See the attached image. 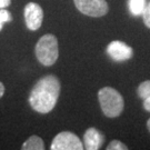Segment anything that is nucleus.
Instances as JSON below:
<instances>
[{
  "instance_id": "obj_1",
  "label": "nucleus",
  "mask_w": 150,
  "mask_h": 150,
  "mask_svg": "<svg viewBox=\"0 0 150 150\" xmlns=\"http://www.w3.org/2000/svg\"><path fill=\"white\" fill-rule=\"evenodd\" d=\"M60 95V82L54 75L42 77L31 89L29 103L31 108L40 113L50 112L57 105Z\"/></svg>"
},
{
  "instance_id": "obj_2",
  "label": "nucleus",
  "mask_w": 150,
  "mask_h": 150,
  "mask_svg": "<svg viewBox=\"0 0 150 150\" xmlns=\"http://www.w3.org/2000/svg\"><path fill=\"white\" fill-rule=\"evenodd\" d=\"M98 99L102 112L109 118H116L121 115L125 107L122 96L111 87H103L98 92Z\"/></svg>"
},
{
  "instance_id": "obj_3",
  "label": "nucleus",
  "mask_w": 150,
  "mask_h": 150,
  "mask_svg": "<svg viewBox=\"0 0 150 150\" xmlns=\"http://www.w3.org/2000/svg\"><path fill=\"white\" fill-rule=\"evenodd\" d=\"M35 50L38 61L43 66H52L59 57L58 40L51 33H47L40 38Z\"/></svg>"
},
{
  "instance_id": "obj_4",
  "label": "nucleus",
  "mask_w": 150,
  "mask_h": 150,
  "mask_svg": "<svg viewBox=\"0 0 150 150\" xmlns=\"http://www.w3.org/2000/svg\"><path fill=\"white\" fill-rule=\"evenodd\" d=\"M74 2L81 13L89 17H102L109 10L106 0H74Z\"/></svg>"
},
{
  "instance_id": "obj_5",
  "label": "nucleus",
  "mask_w": 150,
  "mask_h": 150,
  "mask_svg": "<svg viewBox=\"0 0 150 150\" xmlns=\"http://www.w3.org/2000/svg\"><path fill=\"white\" fill-rule=\"evenodd\" d=\"M85 148L78 136L70 131H62L54 138L51 150H82Z\"/></svg>"
},
{
  "instance_id": "obj_6",
  "label": "nucleus",
  "mask_w": 150,
  "mask_h": 150,
  "mask_svg": "<svg viewBox=\"0 0 150 150\" xmlns=\"http://www.w3.org/2000/svg\"><path fill=\"white\" fill-rule=\"evenodd\" d=\"M25 21L29 30L36 31L41 27L43 20L42 8L36 2H29L25 7Z\"/></svg>"
},
{
  "instance_id": "obj_7",
  "label": "nucleus",
  "mask_w": 150,
  "mask_h": 150,
  "mask_svg": "<svg viewBox=\"0 0 150 150\" xmlns=\"http://www.w3.org/2000/svg\"><path fill=\"white\" fill-rule=\"evenodd\" d=\"M107 52L116 61H125L132 57V48L119 40L111 41L108 45Z\"/></svg>"
},
{
  "instance_id": "obj_8",
  "label": "nucleus",
  "mask_w": 150,
  "mask_h": 150,
  "mask_svg": "<svg viewBox=\"0 0 150 150\" xmlns=\"http://www.w3.org/2000/svg\"><path fill=\"white\" fill-rule=\"evenodd\" d=\"M103 140V136L99 130L96 128H88L83 136V147L87 150H97L101 147Z\"/></svg>"
},
{
  "instance_id": "obj_9",
  "label": "nucleus",
  "mask_w": 150,
  "mask_h": 150,
  "mask_svg": "<svg viewBox=\"0 0 150 150\" xmlns=\"http://www.w3.org/2000/svg\"><path fill=\"white\" fill-rule=\"evenodd\" d=\"M21 148L23 150H43L45 149V142L40 137L31 136L22 144Z\"/></svg>"
},
{
  "instance_id": "obj_10",
  "label": "nucleus",
  "mask_w": 150,
  "mask_h": 150,
  "mask_svg": "<svg viewBox=\"0 0 150 150\" xmlns=\"http://www.w3.org/2000/svg\"><path fill=\"white\" fill-rule=\"evenodd\" d=\"M128 4L130 12L134 16H139V15H142V12L145 10L147 0H129Z\"/></svg>"
},
{
  "instance_id": "obj_11",
  "label": "nucleus",
  "mask_w": 150,
  "mask_h": 150,
  "mask_svg": "<svg viewBox=\"0 0 150 150\" xmlns=\"http://www.w3.org/2000/svg\"><path fill=\"white\" fill-rule=\"evenodd\" d=\"M137 92H138V96L144 100L147 98H150V80L141 82L137 89Z\"/></svg>"
},
{
  "instance_id": "obj_12",
  "label": "nucleus",
  "mask_w": 150,
  "mask_h": 150,
  "mask_svg": "<svg viewBox=\"0 0 150 150\" xmlns=\"http://www.w3.org/2000/svg\"><path fill=\"white\" fill-rule=\"evenodd\" d=\"M127 149H128V147L125 145L123 142L119 141V140H112L107 147V150H127Z\"/></svg>"
},
{
  "instance_id": "obj_13",
  "label": "nucleus",
  "mask_w": 150,
  "mask_h": 150,
  "mask_svg": "<svg viewBox=\"0 0 150 150\" xmlns=\"http://www.w3.org/2000/svg\"><path fill=\"white\" fill-rule=\"evenodd\" d=\"M12 17H11L10 12L6 9H0V30L2 29V26L5 22L11 21Z\"/></svg>"
},
{
  "instance_id": "obj_14",
  "label": "nucleus",
  "mask_w": 150,
  "mask_h": 150,
  "mask_svg": "<svg viewBox=\"0 0 150 150\" xmlns=\"http://www.w3.org/2000/svg\"><path fill=\"white\" fill-rule=\"evenodd\" d=\"M142 18H144V22L148 28H150V1L146 5V8L144 12H142Z\"/></svg>"
},
{
  "instance_id": "obj_15",
  "label": "nucleus",
  "mask_w": 150,
  "mask_h": 150,
  "mask_svg": "<svg viewBox=\"0 0 150 150\" xmlns=\"http://www.w3.org/2000/svg\"><path fill=\"white\" fill-rule=\"evenodd\" d=\"M11 0H0V9H5L8 6H10Z\"/></svg>"
},
{
  "instance_id": "obj_16",
  "label": "nucleus",
  "mask_w": 150,
  "mask_h": 150,
  "mask_svg": "<svg viewBox=\"0 0 150 150\" xmlns=\"http://www.w3.org/2000/svg\"><path fill=\"white\" fill-rule=\"evenodd\" d=\"M144 108H145V110L150 112V98L145 99V101H144Z\"/></svg>"
},
{
  "instance_id": "obj_17",
  "label": "nucleus",
  "mask_w": 150,
  "mask_h": 150,
  "mask_svg": "<svg viewBox=\"0 0 150 150\" xmlns=\"http://www.w3.org/2000/svg\"><path fill=\"white\" fill-rule=\"evenodd\" d=\"M4 93H5V86H4V83L0 81V98L4 96Z\"/></svg>"
},
{
  "instance_id": "obj_18",
  "label": "nucleus",
  "mask_w": 150,
  "mask_h": 150,
  "mask_svg": "<svg viewBox=\"0 0 150 150\" xmlns=\"http://www.w3.org/2000/svg\"><path fill=\"white\" fill-rule=\"evenodd\" d=\"M147 128H148V130L150 131V118L148 119V121H147Z\"/></svg>"
}]
</instances>
